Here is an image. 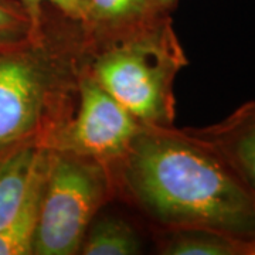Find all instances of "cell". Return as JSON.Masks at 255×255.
Listing matches in <instances>:
<instances>
[{
    "label": "cell",
    "mask_w": 255,
    "mask_h": 255,
    "mask_svg": "<svg viewBox=\"0 0 255 255\" xmlns=\"http://www.w3.org/2000/svg\"><path fill=\"white\" fill-rule=\"evenodd\" d=\"M63 80V67L47 54L41 37L0 47V156L38 143Z\"/></svg>",
    "instance_id": "cell-4"
},
{
    "label": "cell",
    "mask_w": 255,
    "mask_h": 255,
    "mask_svg": "<svg viewBox=\"0 0 255 255\" xmlns=\"http://www.w3.org/2000/svg\"><path fill=\"white\" fill-rule=\"evenodd\" d=\"M40 149L30 142L0 156V230L14 217L27 193Z\"/></svg>",
    "instance_id": "cell-8"
},
{
    "label": "cell",
    "mask_w": 255,
    "mask_h": 255,
    "mask_svg": "<svg viewBox=\"0 0 255 255\" xmlns=\"http://www.w3.org/2000/svg\"><path fill=\"white\" fill-rule=\"evenodd\" d=\"M78 95L74 117L53 125L38 145L104 164L115 162L127 152L143 125L94 78L90 70L78 80Z\"/></svg>",
    "instance_id": "cell-5"
},
{
    "label": "cell",
    "mask_w": 255,
    "mask_h": 255,
    "mask_svg": "<svg viewBox=\"0 0 255 255\" xmlns=\"http://www.w3.org/2000/svg\"><path fill=\"white\" fill-rule=\"evenodd\" d=\"M23 7L27 10L28 16L33 20L34 27L41 31L43 27V4L51 3L55 9L60 10L65 17L81 23L85 14V1L84 0H20Z\"/></svg>",
    "instance_id": "cell-13"
},
{
    "label": "cell",
    "mask_w": 255,
    "mask_h": 255,
    "mask_svg": "<svg viewBox=\"0 0 255 255\" xmlns=\"http://www.w3.org/2000/svg\"><path fill=\"white\" fill-rule=\"evenodd\" d=\"M254 255H255V254H254Z\"/></svg>",
    "instance_id": "cell-16"
},
{
    "label": "cell",
    "mask_w": 255,
    "mask_h": 255,
    "mask_svg": "<svg viewBox=\"0 0 255 255\" xmlns=\"http://www.w3.org/2000/svg\"><path fill=\"white\" fill-rule=\"evenodd\" d=\"M84 1H85V4H87V1H88V0H84ZM85 7H87V6H85Z\"/></svg>",
    "instance_id": "cell-15"
},
{
    "label": "cell",
    "mask_w": 255,
    "mask_h": 255,
    "mask_svg": "<svg viewBox=\"0 0 255 255\" xmlns=\"http://www.w3.org/2000/svg\"><path fill=\"white\" fill-rule=\"evenodd\" d=\"M41 37L20 0H0V47L17 46Z\"/></svg>",
    "instance_id": "cell-12"
},
{
    "label": "cell",
    "mask_w": 255,
    "mask_h": 255,
    "mask_svg": "<svg viewBox=\"0 0 255 255\" xmlns=\"http://www.w3.org/2000/svg\"><path fill=\"white\" fill-rule=\"evenodd\" d=\"M115 162L127 194L167 230L217 231L255 254L254 197L189 129L143 125Z\"/></svg>",
    "instance_id": "cell-1"
},
{
    "label": "cell",
    "mask_w": 255,
    "mask_h": 255,
    "mask_svg": "<svg viewBox=\"0 0 255 255\" xmlns=\"http://www.w3.org/2000/svg\"><path fill=\"white\" fill-rule=\"evenodd\" d=\"M160 16L152 0H88L81 24L98 36H114Z\"/></svg>",
    "instance_id": "cell-9"
},
{
    "label": "cell",
    "mask_w": 255,
    "mask_h": 255,
    "mask_svg": "<svg viewBox=\"0 0 255 255\" xmlns=\"http://www.w3.org/2000/svg\"><path fill=\"white\" fill-rule=\"evenodd\" d=\"M84 255H133L140 253L135 230L124 220L105 217L92 221L82 240Z\"/></svg>",
    "instance_id": "cell-11"
},
{
    "label": "cell",
    "mask_w": 255,
    "mask_h": 255,
    "mask_svg": "<svg viewBox=\"0 0 255 255\" xmlns=\"http://www.w3.org/2000/svg\"><path fill=\"white\" fill-rule=\"evenodd\" d=\"M47 166L48 150L41 147L34 166V172L28 184L27 193L21 201L17 213L10 220L6 227L0 230V255L33 254V243L38 224Z\"/></svg>",
    "instance_id": "cell-7"
},
{
    "label": "cell",
    "mask_w": 255,
    "mask_h": 255,
    "mask_svg": "<svg viewBox=\"0 0 255 255\" xmlns=\"http://www.w3.org/2000/svg\"><path fill=\"white\" fill-rule=\"evenodd\" d=\"M90 73L146 127H173L177 73L187 58L169 16L108 36Z\"/></svg>",
    "instance_id": "cell-2"
},
{
    "label": "cell",
    "mask_w": 255,
    "mask_h": 255,
    "mask_svg": "<svg viewBox=\"0 0 255 255\" xmlns=\"http://www.w3.org/2000/svg\"><path fill=\"white\" fill-rule=\"evenodd\" d=\"M189 130L223 157L255 200V101L219 124Z\"/></svg>",
    "instance_id": "cell-6"
},
{
    "label": "cell",
    "mask_w": 255,
    "mask_h": 255,
    "mask_svg": "<svg viewBox=\"0 0 255 255\" xmlns=\"http://www.w3.org/2000/svg\"><path fill=\"white\" fill-rule=\"evenodd\" d=\"M179 0H152L153 9L160 16H169L177 6Z\"/></svg>",
    "instance_id": "cell-14"
},
{
    "label": "cell",
    "mask_w": 255,
    "mask_h": 255,
    "mask_svg": "<svg viewBox=\"0 0 255 255\" xmlns=\"http://www.w3.org/2000/svg\"><path fill=\"white\" fill-rule=\"evenodd\" d=\"M110 182L107 164L48 150L33 254H78L87 230L107 200Z\"/></svg>",
    "instance_id": "cell-3"
},
{
    "label": "cell",
    "mask_w": 255,
    "mask_h": 255,
    "mask_svg": "<svg viewBox=\"0 0 255 255\" xmlns=\"http://www.w3.org/2000/svg\"><path fill=\"white\" fill-rule=\"evenodd\" d=\"M160 253L166 255H250V248L217 231L177 228L169 230Z\"/></svg>",
    "instance_id": "cell-10"
}]
</instances>
